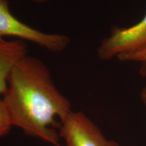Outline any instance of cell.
I'll return each mask as SVG.
<instances>
[{"mask_svg": "<svg viewBox=\"0 0 146 146\" xmlns=\"http://www.w3.org/2000/svg\"><path fill=\"white\" fill-rule=\"evenodd\" d=\"M2 100L12 127L62 146L56 118L60 121L72 112L71 104L55 86L43 62L28 55L24 58L10 74Z\"/></svg>", "mask_w": 146, "mask_h": 146, "instance_id": "obj_1", "label": "cell"}, {"mask_svg": "<svg viewBox=\"0 0 146 146\" xmlns=\"http://www.w3.org/2000/svg\"><path fill=\"white\" fill-rule=\"evenodd\" d=\"M8 36L31 42L55 53L66 50L70 43L65 35L47 33L23 23L11 12L8 0H0V39Z\"/></svg>", "mask_w": 146, "mask_h": 146, "instance_id": "obj_2", "label": "cell"}, {"mask_svg": "<svg viewBox=\"0 0 146 146\" xmlns=\"http://www.w3.org/2000/svg\"><path fill=\"white\" fill-rule=\"evenodd\" d=\"M58 132L64 146H120L105 137L96 124L84 113L70 112L60 121Z\"/></svg>", "mask_w": 146, "mask_h": 146, "instance_id": "obj_3", "label": "cell"}, {"mask_svg": "<svg viewBox=\"0 0 146 146\" xmlns=\"http://www.w3.org/2000/svg\"><path fill=\"white\" fill-rule=\"evenodd\" d=\"M146 46V14L135 25L127 28L114 27L98 49L100 59L109 60L137 52Z\"/></svg>", "mask_w": 146, "mask_h": 146, "instance_id": "obj_4", "label": "cell"}, {"mask_svg": "<svg viewBox=\"0 0 146 146\" xmlns=\"http://www.w3.org/2000/svg\"><path fill=\"white\" fill-rule=\"evenodd\" d=\"M27 43L23 40L0 39V95L8 87L10 74L17 64L27 56Z\"/></svg>", "mask_w": 146, "mask_h": 146, "instance_id": "obj_5", "label": "cell"}, {"mask_svg": "<svg viewBox=\"0 0 146 146\" xmlns=\"http://www.w3.org/2000/svg\"><path fill=\"white\" fill-rule=\"evenodd\" d=\"M12 127L3 100L0 99V137L8 134Z\"/></svg>", "mask_w": 146, "mask_h": 146, "instance_id": "obj_6", "label": "cell"}, {"mask_svg": "<svg viewBox=\"0 0 146 146\" xmlns=\"http://www.w3.org/2000/svg\"><path fill=\"white\" fill-rule=\"evenodd\" d=\"M123 62H132L146 65V46L137 52L120 56L118 58Z\"/></svg>", "mask_w": 146, "mask_h": 146, "instance_id": "obj_7", "label": "cell"}, {"mask_svg": "<svg viewBox=\"0 0 146 146\" xmlns=\"http://www.w3.org/2000/svg\"><path fill=\"white\" fill-rule=\"evenodd\" d=\"M139 72L141 76H144V77H146V68L141 66V68H140ZM141 99L142 100V102H143V103L146 106V85L141 92Z\"/></svg>", "mask_w": 146, "mask_h": 146, "instance_id": "obj_8", "label": "cell"}, {"mask_svg": "<svg viewBox=\"0 0 146 146\" xmlns=\"http://www.w3.org/2000/svg\"><path fill=\"white\" fill-rule=\"evenodd\" d=\"M32 1H33L35 3H45L46 1H50V0H31Z\"/></svg>", "mask_w": 146, "mask_h": 146, "instance_id": "obj_9", "label": "cell"}, {"mask_svg": "<svg viewBox=\"0 0 146 146\" xmlns=\"http://www.w3.org/2000/svg\"><path fill=\"white\" fill-rule=\"evenodd\" d=\"M141 66L143 67V68H146V65H145V64H141Z\"/></svg>", "mask_w": 146, "mask_h": 146, "instance_id": "obj_10", "label": "cell"}]
</instances>
